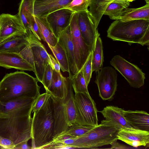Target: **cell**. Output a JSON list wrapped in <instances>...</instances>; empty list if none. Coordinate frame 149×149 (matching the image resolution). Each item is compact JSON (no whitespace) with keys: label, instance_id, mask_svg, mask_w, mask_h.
Listing matches in <instances>:
<instances>
[{"label":"cell","instance_id":"1","mask_svg":"<svg viewBox=\"0 0 149 149\" xmlns=\"http://www.w3.org/2000/svg\"><path fill=\"white\" fill-rule=\"evenodd\" d=\"M33 107L20 108L0 114V136L11 140L15 146L31 139Z\"/></svg>","mask_w":149,"mask_h":149},{"label":"cell","instance_id":"2","mask_svg":"<svg viewBox=\"0 0 149 149\" xmlns=\"http://www.w3.org/2000/svg\"><path fill=\"white\" fill-rule=\"evenodd\" d=\"M37 79L24 71L6 74L0 81V102H5L17 98H36L41 87Z\"/></svg>","mask_w":149,"mask_h":149},{"label":"cell","instance_id":"3","mask_svg":"<svg viewBox=\"0 0 149 149\" xmlns=\"http://www.w3.org/2000/svg\"><path fill=\"white\" fill-rule=\"evenodd\" d=\"M31 119V149H42L53 140L55 119L52 96Z\"/></svg>","mask_w":149,"mask_h":149},{"label":"cell","instance_id":"4","mask_svg":"<svg viewBox=\"0 0 149 149\" xmlns=\"http://www.w3.org/2000/svg\"><path fill=\"white\" fill-rule=\"evenodd\" d=\"M107 32V37L113 41L127 42L130 45L138 43L148 47L149 20H116L111 24Z\"/></svg>","mask_w":149,"mask_h":149},{"label":"cell","instance_id":"5","mask_svg":"<svg viewBox=\"0 0 149 149\" xmlns=\"http://www.w3.org/2000/svg\"><path fill=\"white\" fill-rule=\"evenodd\" d=\"M120 129L116 124L106 120L83 135L75 139L71 146L73 148H94L112 145L118 139Z\"/></svg>","mask_w":149,"mask_h":149},{"label":"cell","instance_id":"6","mask_svg":"<svg viewBox=\"0 0 149 149\" xmlns=\"http://www.w3.org/2000/svg\"><path fill=\"white\" fill-rule=\"evenodd\" d=\"M74 96L71 79L69 77L67 97L63 99H59L52 96L55 119L53 139L75 123L77 114Z\"/></svg>","mask_w":149,"mask_h":149},{"label":"cell","instance_id":"7","mask_svg":"<svg viewBox=\"0 0 149 149\" xmlns=\"http://www.w3.org/2000/svg\"><path fill=\"white\" fill-rule=\"evenodd\" d=\"M26 32L29 43L19 54L33 68L36 78L42 83L45 68L50 63L49 54L31 29Z\"/></svg>","mask_w":149,"mask_h":149},{"label":"cell","instance_id":"8","mask_svg":"<svg viewBox=\"0 0 149 149\" xmlns=\"http://www.w3.org/2000/svg\"><path fill=\"white\" fill-rule=\"evenodd\" d=\"M74 97L77 114L75 123L86 126L97 125L96 104L89 93H76Z\"/></svg>","mask_w":149,"mask_h":149},{"label":"cell","instance_id":"9","mask_svg":"<svg viewBox=\"0 0 149 149\" xmlns=\"http://www.w3.org/2000/svg\"><path fill=\"white\" fill-rule=\"evenodd\" d=\"M110 63L125 78L131 86L139 88L144 85L145 74L136 65L119 55L114 56Z\"/></svg>","mask_w":149,"mask_h":149},{"label":"cell","instance_id":"10","mask_svg":"<svg viewBox=\"0 0 149 149\" xmlns=\"http://www.w3.org/2000/svg\"><path fill=\"white\" fill-rule=\"evenodd\" d=\"M70 26L75 63L79 72L86 62L92 49L86 44L81 35L76 13H74L72 15Z\"/></svg>","mask_w":149,"mask_h":149},{"label":"cell","instance_id":"11","mask_svg":"<svg viewBox=\"0 0 149 149\" xmlns=\"http://www.w3.org/2000/svg\"><path fill=\"white\" fill-rule=\"evenodd\" d=\"M95 83L98 88L99 95L103 100L112 99L117 86V74L112 67L102 68L97 72Z\"/></svg>","mask_w":149,"mask_h":149},{"label":"cell","instance_id":"12","mask_svg":"<svg viewBox=\"0 0 149 149\" xmlns=\"http://www.w3.org/2000/svg\"><path fill=\"white\" fill-rule=\"evenodd\" d=\"M77 13L81 35L86 44L92 49L96 37L100 33L88 10Z\"/></svg>","mask_w":149,"mask_h":149},{"label":"cell","instance_id":"13","mask_svg":"<svg viewBox=\"0 0 149 149\" xmlns=\"http://www.w3.org/2000/svg\"><path fill=\"white\" fill-rule=\"evenodd\" d=\"M0 42L15 34L26 32L17 15L3 13L0 15Z\"/></svg>","mask_w":149,"mask_h":149},{"label":"cell","instance_id":"14","mask_svg":"<svg viewBox=\"0 0 149 149\" xmlns=\"http://www.w3.org/2000/svg\"><path fill=\"white\" fill-rule=\"evenodd\" d=\"M118 139L134 147L146 146L149 142V131L132 128L120 129L117 135Z\"/></svg>","mask_w":149,"mask_h":149},{"label":"cell","instance_id":"15","mask_svg":"<svg viewBox=\"0 0 149 149\" xmlns=\"http://www.w3.org/2000/svg\"><path fill=\"white\" fill-rule=\"evenodd\" d=\"M58 42L63 49L67 58L69 77L71 79L78 72L75 59L70 25L58 34Z\"/></svg>","mask_w":149,"mask_h":149},{"label":"cell","instance_id":"16","mask_svg":"<svg viewBox=\"0 0 149 149\" xmlns=\"http://www.w3.org/2000/svg\"><path fill=\"white\" fill-rule=\"evenodd\" d=\"M73 13L66 8L54 11L46 16V19L56 36L69 26Z\"/></svg>","mask_w":149,"mask_h":149},{"label":"cell","instance_id":"17","mask_svg":"<svg viewBox=\"0 0 149 149\" xmlns=\"http://www.w3.org/2000/svg\"><path fill=\"white\" fill-rule=\"evenodd\" d=\"M0 66L6 69L34 72V69L19 54L0 52Z\"/></svg>","mask_w":149,"mask_h":149},{"label":"cell","instance_id":"18","mask_svg":"<svg viewBox=\"0 0 149 149\" xmlns=\"http://www.w3.org/2000/svg\"><path fill=\"white\" fill-rule=\"evenodd\" d=\"M69 77H64L61 72L53 69L52 81L46 92L55 98H65L68 94Z\"/></svg>","mask_w":149,"mask_h":149},{"label":"cell","instance_id":"19","mask_svg":"<svg viewBox=\"0 0 149 149\" xmlns=\"http://www.w3.org/2000/svg\"><path fill=\"white\" fill-rule=\"evenodd\" d=\"M72 0H35L34 15L46 16L56 10L64 8Z\"/></svg>","mask_w":149,"mask_h":149},{"label":"cell","instance_id":"20","mask_svg":"<svg viewBox=\"0 0 149 149\" xmlns=\"http://www.w3.org/2000/svg\"><path fill=\"white\" fill-rule=\"evenodd\" d=\"M28 43L26 32L17 33L0 42V52L19 54Z\"/></svg>","mask_w":149,"mask_h":149},{"label":"cell","instance_id":"21","mask_svg":"<svg viewBox=\"0 0 149 149\" xmlns=\"http://www.w3.org/2000/svg\"><path fill=\"white\" fill-rule=\"evenodd\" d=\"M123 113L126 120L134 128L149 131V115L146 112L124 110Z\"/></svg>","mask_w":149,"mask_h":149},{"label":"cell","instance_id":"22","mask_svg":"<svg viewBox=\"0 0 149 149\" xmlns=\"http://www.w3.org/2000/svg\"><path fill=\"white\" fill-rule=\"evenodd\" d=\"M123 110L117 107L109 106L105 107L100 112L105 120L116 124L120 129L125 128H134L125 118L123 113Z\"/></svg>","mask_w":149,"mask_h":149},{"label":"cell","instance_id":"23","mask_svg":"<svg viewBox=\"0 0 149 149\" xmlns=\"http://www.w3.org/2000/svg\"><path fill=\"white\" fill-rule=\"evenodd\" d=\"M139 19L149 20V3L138 8L128 7L120 18L123 21Z\"/></svg>","mask_w":149,"mask_h":149},{"label":"cell","instance_id":"24","mask_svg":"<svg viewBox=\"0 0 149 149\" xmlns=\"http://www.w3.org/2000/svg\"><path fill=\"white\" fill-rule=\"evenodd\" d=\"M36 99L23 97L5 102H0V114L20 108L33 107Z\"/></svg>","mask_w":149,"mask_h":149},{"label":"cell","instance_id":"25","mask_svg":"<svg viewBox=\"0 0 149 149\" xmlns=\"http://www.w3.org/2000/svg\"><path fill=\"white\" fill-rule=\"evenodd\" d=\"M113 0H91L89 12L97 28L108 6Z\"/></svg>","mask_w":149,"mask_h":149},{"label":"cell","instance_id":"26","mask_svg":"<svg viewBox=\"0 0 149 149\" xmlns=\"http://www.w3.org/2000/svg\"><path fill=\"white\" fill-rule=\"evenodd\" d=\"M34 17L48 45L55 46L58 42V39L47 21L46 16H34Z\"/></svg>","mask_w":149,"mask_h":149},{"label":"cell","instance_id":"27","mask_svg":"<svg viewBox=\"0 0 149 149\" xmlns=\"http://www.w3.org/2000/svg\"><path fill=\"white\" fill-rule=\"evenodd\" d=\"M100 34L96 37L94 46L92 49V71L97 72L103 67L104 54L102 41L99 37Z\"/></svg>","mask_w":149,"mask_h":149},{"label":"cell","instance_id":"28","mask_svg":"<svg viewBox=\"0 0 149 149\" xmlns=\"http://www.w3.org/2000/svg\"><path fill=\"white\" fill-rule=\"evenodd\" d=\"M129 5L130 2L126 0H113L106 9L104 15H108L112 19H120L123 12Z\"/></svg>","mask_w":149,"mask_h":149},{"label":"cell","instance_id":"29","mask_svg":"<svg viewBox=\"0 0 149 149\" xmlns=\"http://www.w3.org/2000/svg\"><path fill=\"white\" fill-rule=\"evenodd\" d=\"M35 0H21L17 15L22 22L26 31L28 29V20L34 16L33 4Z\"/></svg>","mask_w":149,"mask_h":149},{"label":"cell","instance_id":"30","mask_svg":"<svg viewBox=\"0 0 149 149\" xmlns=\"http://www.w3.org/2000/svg\"><path fill=\"white\" fill-rule=\"evenodd\" d=\"M48 46L59 63L62 72H67L69 73L68 61L65 52L62 47L58 42L54 47L49 45Z\"/></svg>","mask_w":149,"mask_h":149},{"label":"cell","instance_id":"31","mask_svg":"<svg viewBox=\"0 0 149 149\" xmlns=\"http://www.w3.org/2000/svg\"><path fill=\"white\" fill-rule=\"evenodd\" d=\"M71 79L72 87L75 93H89L88 86L81 70Z\"/></svg>","mask_w":149,"mask_h":149},{"label":"cell","instance_id":"32","mask_svg":"<svg viewBox=\"0 0 149 149\" xmlns=\"http://www.w3.org/2000/svg\"><path fill=\"white\" fill-rule=\"evenodd\" d=\"M94 127L74 123L66 131L61 134H65L76 138L84 134Z\"/></svg>","mask_w":149,"mask_h":149},{"label":"cell","instance_id":"33","mask_svg":"<svg viewBox=\"0 0 149 149\" xmlns=\"http://www.w3.org/2000/svg\"><path fill=\"white\" fill-rule=\"evenodd\" d=\"M91 0H72L64 8L70 10L73 13H79L88 10Z\"/></svg>","mask_w":149,"mask_h":149},{"label":"cell","instance_id":"34","mask_svg":"<svg viewBox=\"0 0 149 149\" xmlns=\"http://www.w3.org/2000/svg\"><path fill=\"white\" fill-rule=\"evenodd\" d=\"M92 50L86 62L80 70L82 73L87 86L90 81L92 73Z\"/></svg>","mask_w":149,"mask_h":149},{"label":"cell","instance_id":"35","mask_svg":"<svg viewBox=\"0 0 149 149\" xmlns=\"http://www.w3.org/2000/svg\"><path fill=\"white\" fill-rule=\"evenodd\" d=\"M51 96L50 94L47 92L40 94L36 99L32 108V113L40 109Z\"/></svg>","mask_w":149,"mask_h":149},{"label":"cell","instance_id":"36","mask_svg":"<svg viewBox=\"0 0 149 149\" xmlns=\"http://www.w3.org/2000/svg\"><path fill=\"white\" fill-rule=\"evenodd\" d=\"M53 70L50 63L48 64L45 68L42 83L45 90L48 88L51 82Z\"/></svg>","mask_w":149,"mask_h":149},{"label":"cell","instance_id":"37","mask_svg":"<svg viewBox=\"0 0 149 149\" xmlns=\"http://www.w3.org/2000/svg\"><path fill=\"white\" fill-rule=\"evenodd\" d=\"M15 145L10 139L0 136V149H14Z\"/></svg>","mask_w":149,"mask_h":149},{"label":"cell","instance_id":"38","mask_svg":"<svg viewBox=\"0 0 149 149\" xmlns=\"http://www.w3.org/2000/svg\"><path fill=\"white\" fill-rule=\"evenodd\" d=\"M50 64L53 69L58 72H60V67L56 59L51 54H49Z\"/></svg>","mask_w":149,"mask_h":149},{"label":"cell","instance_id":"39","mask_svg":"<svg viewBox=\"0 0 149 149\" xmlns=\"http://www.w3.org/2000/svg\"><path fill=\"white\" fill-rule=\"evenodd\" d=\"M28 141H25L22 142L20 143L16 146L14 149H31V147L28 146L27 144Z\"/></svg>","mask_w":149,"mask_h":149},{"label":"cell","instance_id":"40","mask_svg":"<svg viewBox=\"0 0 149 149\" xmlns=\"http://www.w3.org/2000/svg\"><path fill=\"white\" fill-rule=\"evenodd\" d=\"M128 1L129 2H132L134 1H135V0H126Z\"/></svg>","mask_w":149,"mask_h":149},{"label":"cell","instance_id":"41","mask_svg":"<svg viewBox=\"0 0 149 149\" xmlns=\"http://www.w3.org/2000/svg\"><path fill=\"white\" fill-rule=\"evenodd\" d=\"M146 3H149V0H145Z\"/></svg>","mask_w":149,"mask_h":149},{"label":"cell","instance_id":"42","mask_svg":"<svg viewBox=\"0 0 149 149\" xmlns=\"http://www.w3.org/2000/svg\"><path fill=\"white\" fill-rule=\"evenodd\" d=\"M0 28H1V26H0Z\"/></svg>","mask_w":149,"mask_h":149},{"label":"cell","instance_id":"43","mask_svg":"<svg viewBox=\"0 0 149 149\" xmlns=\"http://www.w3.org/2000/svg\"></svg>","mask_w":149,"mask_h":149}]
</instances>
